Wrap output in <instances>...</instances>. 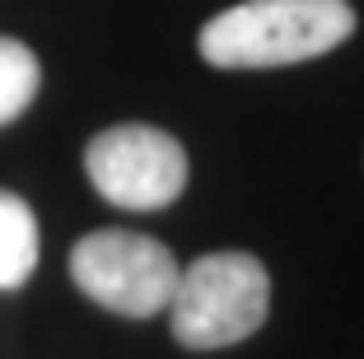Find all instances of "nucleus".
I'll return each instance as SVG.
<instances>
[{
	"label": "nucleus",
	"instance_id": "nucleus-1",
	"mask_svg": "<svg viewBox=\"0 0 364 359\" xmlns=\"http://www.w3.org/2000/svg\"><path fill=\"white\" fill-rule=\"evenodd\" d=\"M355 28L350 0H238L201 23L196 52L215 70H285L336 52Z\"/></svg>",
	"mask_w": 364,
	"mask_h": 359
},
{
	"label": "nucleus",
	"instance_id": "nucleus-4",
	"mask_svg": "<svg viewBox=\"0 0 364 359\" xmlns=\"http://www.w3.org/2000/svg\"><path fill=\"white\" fill-rule=\"evenodd\" d=\"M85 173L107 205L168 210L192 182V159L173 131L154 122H117L89 136Z\"/></svg>",
	"mask_w": 364,
	"mask_h": 359
},
{
	"label": "nucleus",
	"instance_id": "nucleus-5",
	"mask_svg": "<svg viewBox=\"0 0 364 359\" xmlns=\"http://www.w3.org/2000/svg\"><path fill=\"white\" fill-rule=\"evenodd\" d=\"M38 215L19 191L0 187V289H19L38 271Z\"/></svg>",
	"mask_w": 364,
	"mask_h": 359
},
{
	"label": "nucleus",
	"instance_id": "nucleus-3",
	"mask_svg": "<svg viewBox=\"0 0 364 359\" xmlns=\"http://www.w3.org/2000/svg\"><path fill=\"white\" fill-rule=\"evenodd\" d=\"M70 280L89 304L127 322L164 317L178 289V257L136 229H94L70 247Z\"/></svg>",
	"mask_w": 364,
	"mask_h": 359
},
{
	"label": "nucleus",
	"instance_id": "nucleus-6",
	"mask_svg": "<svg viewBox=\"0 0 364 359\" xmlns=\"http://www.w3.org/2000/svg\"><path fill=\"white\" fill-rule=\"evenodd\" d=\"M43 89V61L28 43L0 38V127H14Z\"/></svg>",
	"mask_w": 364,
	"mask_h": 359
},
{
	"label": "nucleus",
	"instance_id": "nucleus-2",
	"mask_svg": "<svg viewBox=\"0 0 364 359\" xmlns=\"http://www.w3.org/2000/svg\"><path fill=\"white\" fill-rule=\"evenodd\" d=\"M271 313V275L252 252H205L187 271H178V289L168 304V331L182 350H229L257 336Z\"/></svg>",
	"mask_w": 364,
	"mask_h": 359
}]
</instances>
